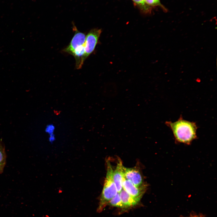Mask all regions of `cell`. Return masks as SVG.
I'll return each mask as SVG.
<instances>
[{"label":"cell","mask_w":217,"mask_h":217,"mask_svg":"<svg viewBox=\"0 0 217 217\" xmlns=\"http://www.w3.org/2000/svg\"><path fill=\"white\" fill-rule=\"evenodd\" d=\"M123 165L121 161L118 162L115 171H113V178L118 192L119 193L122 189V183L124 176Z\"/></svg>","instance_id":"52a82bcc"},{"label":"cell","mask_w":217,"mask_h":217,"mask_svg":"<svg viewBox=\"0 0 217 217\" xmlns=\"http://www.w3.org/2000/svg\"><path fill=\"white\" fill-rule=\"evenodd\" d=\"M119 193L124 208L132 207L137 205L141 199L131 196L123 189Z\"/></svg>","instance_id":"ba28073f"},{"label":"cell","mask_w":217,"mask_h":217,"mask_svg":"<svg viewBox=\"0 0 217 217\" xmlns=\"http://www.w3.org/2000/svg\"><path fill=\"white\" fill-rule=\"evenodd\" d=\"M193 217V215L190 216H189V217Z\"/></svg>","instance_id":"ac0fdd59"},{"label":"cell","mask_w":217,"mask_h":217,"mask_svg":"<svg viewBox=\"0 0 217 217\" xmlns=\"http://www.w3.org/2000/svg\"><path fill=\"white\" fill-rule=\"evenodd\" d=\"M55 139L54 135L53 134H52L51 135H50V137H49V140L50 141L52 142Z\"/></svg>","instance_id":"9a60e30c"},{"label":"cell","mask_w":217,"mask_h":217,"mask_svg":"<svg viewBox=\"0 0 217 217\" xmlns=\"http://www.w3.org/2000/svg\"><path fill=\"white\" fill-rule=\"evenodd\" d=\"M193 217H204L203 215H193Z\"/></svg>","instance_id":"e0dca14e"},{"label":"cell","mask_w":217,"mask_h":217,"mask_svg":"<svg viewBox=\"0 0 217 217\" xmlns=\"http://www.w3.org/2000/svg\"><path fill=\"white\" fill-rule=\"evenodd\" d=\"M55 129L54 125L52 124L48 125L46 127L45 131L46 133L49 134L50 135L53 134Z\"/></svg>","instance_id":"5bb4252c"},{"label":"cell","mask_w":217,"mask_h":217,"mask_svg":"<svg viewBox=\"0 0 217 217\" xmlns=\"http://www.w3.org/2000/svg\"><path fill=\"white\" fill-rule=\"evenodd\" d=\"M113 172L111 164L109 161H107L106 174L98 209L99 212L103 210L118 193L113 180Z\"/></svg>","instance_id":"7a4b0ae2"},{"label":"cell","mask_w":217,"mask_h":217,"mask_svg":"<svg viewBox=\"0 0 217 217\" xmlns=\"http://www.w3.org/2000/svg\"><path fill=\"white\" fill-rule=\"evenodd\" d=\"M140 9L144 13L151 12V7L148 5L145 0H132Z\"/></svg>","instance_id":"30bf717a"},{"label":"cell","mask_w":217,"mask_h":217,"mask_svg":"<svg viewBox=\"0 0 217 217\" xmlns=\"http://www.w3.org/2000/svg\"><path fill=\"white\" fill-rule=\"evenodd\" d=\"M124 177L131 181L137 187L143 185V180L141 175L137 169L135 168H127L123 166Z\"/></svg>","instance_id":"5b68a950"},{"label":"cell","mask_w":217,"mask_h":217,"mask_svg":"<svg viewBox=\"0 0 217 217\" xmlns=\"http://www.w3.org/2000/svg\"><path fill=\"white\" fill-rule=\"evenodd\" d=\"M146 3L149 6H159L162 7L164 11L166 9L161 4L160 0H145Z\"/></svg>","instance_id":"4fadbf2b"},{"label":"cell","mask_w":217,"mask_h":217,"mask_svg":"<svg viewBox=\"0 0 217 217\" xmlns=\"http://www.w3.org/2000/svg\"><path fill=\"white\" fill-rule=\"evenodd\" d=\"M101 29L91 30L86 37L84 43V60L94 51L101 33Z\"/></svg>","instance_id":"3957f363"},{"label":"cell","mask_w":217,"mask_h":217,"mask_svg":"<svg viewBox=\"0 0 217 217\" xmlns=\"http://www.w3.org/2000/svg\"><path fill=\"white\" fill-rule=\"evenodd\" d=\"M4 167L0 165V174L3 172Z\"/></svg>","instance_id":"2e32d148"},{"label":"cell","mask_w":217,"mask_h":217,"mask_svg":"<svg viewBox=\"0 0 217 217\" xmlns=\"http://www.w3.org/2000/svg\"><path fill=\"white\" fill-rule=\"evenodd\" d=\"M108 204L112 206L124 208L118 193L109 201Z\"/></svg>","instance_id":"8fae6325"},{"label":"cell","mask_w":217,"mask_h":217,"mask_svg":"<svg viewBox=\"0 0 217 217\" xmlns=\"http://www.w3.org/2000/svg\"><path fill=\"white\" fill-rule=\"evenodd\" d=\"M118 92V89L116 86H106L102 89V92L104 97L113 98L117 96Z\"/></svg>","instance_id":"9c48e42d"},{"label":"cell","mask_w":217,"mask_h":217,"mask_svg":"<svg viewBox=\"0 0 217 217\" xmlns=\"http://www.w3.org/2000/svg\"><path fill=\"white\" fill-rule=\"evenodd\" d=\"M6 162V155L4 145L2 140L0 142V165L5 167Z\"/></svg>","instance_id":"7c38bea8"},{"label":"cell","mask_w":217,"mask_h":217,"mask_svg":"<svg viewBox=\"0 0 217 217\" xmlns=\"http://www.w3.org/2000/svg\"><path fill=\"white\" fill-rule=\"evenodd\" d=\"M122 189L131 196L136 198H141L145 192L146 188L145 185L137 187L131 181L124 177L122 183Z\"/></svg>","instance_id":"8992f818"},{"label":"cell","mask_w":217,"mask_h":217,"mask_svg":"<svg viewBox=\"0 0 217 217\" xmlns=\"http://www.w3.org/2000/svg\"><path fill=\"white\" fill-rule=\"evenodd\" d=\"M73 29L74 34L69 45L63 50L71 55L75 50L84 44L86 37L84 33L79 31L75 26Z\"/></svg>","instance_id":"277c9868"},{"label":"cell","mask_w":217,"mask_h":217,"mask_svg":"<svg viewBox=\"0 0 217 217\" xmlns=\"http://www.w3.org/2000/svg\"><path fill=\"white\" fill-rule=\"evenodd\" d=\"M165 124L171 129L176 140L179 142L190 144L197 137V127L195 122L181 117L175 122L167 121Z\"/></svg>","instance_id":"6da1fadb"}]
</instances>
